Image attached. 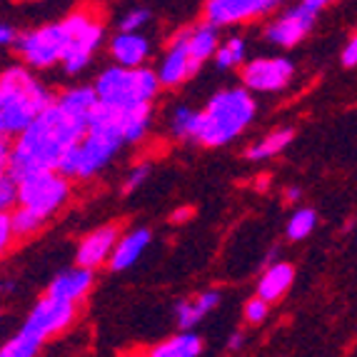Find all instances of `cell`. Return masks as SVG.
Returning <instances> with one entry per match:
<instances>
[{
    "instance_id": "19",
    "label": "cell",
    "mask_w": 357,
    "mask_h": 357,
    "mask_svg": "<svg viewBox=\"0 0 357 357\" xmlns=\"http://www.w3.org/2000/svg\"><path fill=\"white\" fill-rule=\"evenodd\" d=\"M218 305H220V292L218 290H205L192 300H180L175 305V320H178L180 330H192Z\"/></svg>"
},
{
    "instance_id": "32",
    "label": "cell",
    "mask_w": 357,
    "mask_h": 357,
    "mask_svg": "<svg viewBox=\"0 0 357 357\" xmlns=\"http://www.w3.org/2000/svg\"><path fill=\"white\" fill-rule=\"evenodd\" d=\"M150 23V10L148 8H132L120 18V30H140Z\"/></svg>"
},
{
    "instance_id": "12",
    "label": "cell",
    "mask_w": 357,
    "mask_h": 357,
    "mask_svg": "<svg viewBox=\"0 0 357 357\" xmlns=\"http://www.w3.org/2000/svg\"><path fill=\"white\" fill-rule=\"evenodd\" d=\"M200 70V63L190 55L188 50V43H185V28L178 30L170 43H167V50L162 53L160 63L155 68V75H158V83L160 88L175 90L180 85H185L188 80L197 75Z\"/></svg>"
},
{
    "instance_id": "36",
    "label": "cell",
    "mask_w": 357,
    "mask_h": 357,
    "mask_svg": "<svg viewBox=\"0 0 357 357\" xmlns=\"http://www.w3.org/2000/svg\"><path fill=\"white\" fill-rule=\"evenodd\" d=\"M15 28L13 25H8V23H0V48H6V45H13L15 43Z\"/></svg>"
},
{
    "instance_id": "13",
    "label": "cell",
    "mask_w": 357,
    "mask_h": 357,
    "mask_svg": "<svg viewBox=\"0 0 357 357\" xmlns=\"http://www.w3.org/2000/svg\"><path fill=\"white\" fill-rule=\"evenodd\" d=\"M317 13L307 10V8L300 3L295 8H287L285 13H280L275 20H270L268 28H265V40L273 43L275 48H295L298 43H303L310 36V30L315 25Z\"/></svg>"
},
{
    "instance_id": "33",
    "label": "cell",
    "mask_w": 357,
    "mask_h": 357,
    "mask_svg": "<svg viewBox=\"0 0 357 357\" xmlns=\"http://www.w3.org/2000/svg\"><path fill=\"white\" fill-rule=\"evenodd\" d=\"M15 243V232L10 225V213H0V257L6 255Z\"/></svg>"
},
{
    "instance_id": "3",
    "label": "cell",
    "mask_w": 357,
    "mask_h": 357,
    "mask_svg": "<svg viewBox=\"0 0 357 357\" xmlns=\"http://www.w3.org/2000/svg\"><path fill=\"white\" fill-rule=\"evenodd\" d=\"M255 115L257 102L250 90H245L243 85L220 90L200 110L195 143L205 145V148L230 145L252 126Z\"/></svg>"
},
{
    "instance_id": "7",
    "label": "cell",
    "mask_w": 357,
    "mask_h": 357,
    "mask_svg": "<svg viewBox=\"0 0 357 357\" xmlns=\"http://www.w3.org/2000/svg\"><path fill=\"white\" fill-rule=\"evenodd\" d=\"M73 180L60 170H36L18 180V205L48 222L70 203Z\"/></svg>"
},
{
    "instance_id": "8",
    "label": "cell",
    "mask_w": 357,
    "mask_h": 357,
    "mask_svg": "<svg viewBox=\"0 0 357 357\" xmlns=\"http://www.w3.org/2000/svg\"><path fill=\"white\" fill-rule=\"evenodd\" d=\"M15 53H18L20 63L30 70H50V68L60 66L63 53L68 45V30L63 20L50 25H40V28L25 30L15 36Z\"/></svg>"
},
{
    "instance_id": "30",
    "label": "cell",
    "mask_w": 357,
    "mask_h": 357,
    "mask_svg": "<svg viewBox=\"0 0 357 357\" xmlns=\"http://www.w3.org/2000/svg\"><path fill=\"white\" fill-rule=\"evenodd\" d=\"M268 315H270V305L262 298H257V295L252 300H248L243 307V317L250 325H262V322L268 320Z\"/></svg>"
},
{
    "instance_id": "31",
    "label": "cell",
    "mask_w": 357,
    "mask_h": 357,
    "mask_svg": "<svg viewBox=\"0 0 357 357\" xmlns=\"http://www.w3.org/2000/svg\"><path fill=\"white\" fill-rule=\"evenodd\" d=\"M150 178V162H137L128 170L126 175V183H123V190L126 192H132L137 190L140 185H145V180Z\"/></svg>"
},
{
    "instance_id": "28",
    "label": "cell",
    "mask_w": 357,
    "mask_h": 357,
    "mask_svg": "<svg viewBox=\"0 0 357 357\" xmlns=\"http://www.w3.org/2000/svg\"><path fill=\"white\" fill-rule=\"evenodd\" d=\"M40 350L43 347L28 340L23 333H15L10 340H6V345L0 347V357H36Z\"/></svg>"
},
{
    "instance_id": "18",
    "label": "cell",
    "mask_w": 357,
    "mask_h": 357,
    "mask_svg": "<svg viewBox=\"0 0 357 357\" xmlns=\"http://www.w3.org/2000/svg\"><path fill=\"white\" fill-rule=\"evenodd\" d=\"M292 282H295V268L290 262H273L257 280V298H262L268 305L278 303L290 292Z\"/></svg>"
},
{
    "instance_id": "29",
    "label": "cell",
    "mask_w": 357,
    "mask_h": 357,
    "mask_svg": "<svg viewBox=\"0 0 357 357\" xmlns=\"http://www.w3.org/2000/svg\"><path fill=\"white\" fill-rule=\"evenodd\" d=\"M18 205V180L10 173L0 178V213H10Z\"/></svg>"
},
{
    "instance_id": "34",
    "label": "cell",
    "mask_w": 357,
    "mask_h": 357,
    "mask_svg": "<svg viewBox=\"0 0 357 357\" xmlns=\"http://www.w3.org/2000/svg\"><path fill=\"white\" fill-rule=\"evenodd\" d=\"M10 170V137L0 135V178H6Z\"/></svg>"
},
{
    "instance_id": "35",
    "label": "cell",
    "mask_w": 357,
    "mask_h": 357,
    "mask_svg": "<svg viewBox=\"0 0 357 357\" xmlns=\"http://www.w3.org/2000/svg\"><path fill=\"white\" fill-rule=\"evenodd\" d=\"M340 60H342V66H345V68H355L357 66V38L355 36L345 43V48H342Z\"/></svg>"
},
{
    "instance_id": "2",
    "label": "cell",
    "mask_w": 357,
    "mask_h": 357,
    "mask_svg": "<svg viewBox=\"0 0 357 357\" xmlns=\"http://www.w3.org/2000/svg\"><path fill=\"white\" fill-rule=\"evenodd\" d=\"M123 148H126V143L115 128L113 107L98 102L93 107V113L88 115L83 137L68 150V155L60 160L58 170L73 183L75 180H93L118 158Z\"/></svg>"
},
{
    "instance_id": "39",
    "label": "cell",
    "mask_w": 357,
    "mask_h": 357,
    "mask_svg": "<svg viewBox=\"0 0 357 357\" xmlns=\"http://www.w3.org/2000/svg\"><path fill=\"white\" fill-rule=\"evenodd\" d=\"M243 345H245V335L243 333H232L230 337H227V347H230V350H240Z\"/></svg>"
},
{
    "instance_id": "9",
    "label": "cell",
    "mask_w": 357,
    "mask_h": 357,
    "mask_svg": "<svg viewBox=\"0 0 357 357\" xmlns=\"http://www.w3.org/2000/svg\"><path fill=\"white\" fill-rule=\"evenodd\" d=\"M75 320H77V305L45 295V298H40L33 305V310L28 312L23 328L18 333H23L25 337L43 347L48 340L60 337L66 330H70L75 325Z\"/></svg>"
},
{
    "instance_id": "6",
    "label": "cell",
    "mask_w": 357,
    "mask_h": 357,
    "mask_svg": "<svg viewBox=\"0 0 357 357\" xmlns=\"http://www.w3.org/2000/svg\"><path fill=\"white\" fill-rule=\"evenodd\" d=\"M68 30V45L60 66L68 75H77L93 63L96 53L100 50L102 38H105V25L102 18L93 8H77L63 18Z\"/></svg>"
},
{
    "instance_id": "11",
    "label": "cell",
    "mask_w": 357,
    "mask_h": 357,
    "mask_svg": "<svg viewBox=\"0 0 357 357\" xmlns=\"http://www.w3.org/2000/svg\"><path fill=\"white\" fill-rule=\"evenodd\" d=\"M285 0H208L205 3V20L218 28L225 25H240L260 20L275 13Z\"/></svg>"
},
{
    "instance_id": "24",
    "label": "cell",
    "mask_w": 357,
    "mask_h": 357,
    "mask_svg": "<svg viewBox=\"0 0 357 357\" xmlns=\"http://www.w3.org/2000/svg\"><path fill=\"white\" fill-rule=\"evenodd\" d=\"M245 55H248V45H245L243 38L232 36L227 40H220V45L215 48L213 58H215V66L220 68V70H235L245 63Z\"/></svg>"
},
{
    "instance_id": "15",
    "label": "cell",
    "mask_w": 357,
    "mask_h": 357,
    "mask_svg": "<svg viewBox=\"0 0 357 357\" xmlns=\"http://www.w3.org/2000/svg\"><path fill=\"white\" fill-rule=\"evenodd\" d=\"M93 285H96V270L75 265V268L63 270L58 278H53V282L48 285L45 295H50V298H55V300H66V303L80 305L90 295Z\"/></svg>"
},
{
    "instance_id": "16",
    "label": "cell",
    "mask_w": 357,
    "mask_h": 357,
    "mask_svg": "<svg viewBox=\"0 0 357 357\" xmlns=\"http://www.w3.org/2000/svg\"><path fill=\"white\" fill-rule=\"evenodd\" d=\"M150 240H153V232L148 227H135L130 232H120L113 245V252L107 257V268L115 270V273L132 268L143 257V252L148 250Z\"/></svg>"
},
{
    "instance_id": "40",
    "label": "cell",
    "mask_w": 357,
    "mask_h": 357,
    "mask_svg": "<svg viewBox=\"0 0 357 357\" xmlns=\"http://www.w3.org/2000/svg\"><path fill=\"white\" fill-rule=\"evenodd\" d=\"M192 218V208H180L178 213H173V222H185Z\"/></svg>"
},
{
    "instance_id": "21",
    "label": "cell",
    "mask_w": 357,
    "mask_h": 357,
    "mask_svg": "<svg viewBox=\"0 0 357 357\" xmlns=\"http://www.w3.org/2000/svg\"><path fill=\"white\" fill-rule=\"evenodd\" d=\"M150 357H197L203 355V337L192 330H180L173 337L162 340L148 350Z\"/></svg>"
},
{
    "instance_id": "20",
    "label": "cell",
    "mask_w": 357,
    "mask_h": 357,
    "mask_svg": "<svg viewBox=\"0 0 357 357\" xmlns=\"http://www.w3.org/2000/svg\"><path fill=\"white\" fill-rule=\"evenodd\" d=\"M185 43H188V50H190L192 58L203 66L205 60L213 58L215 48L220 45V28L208 23V20L195 23L190 28H185Z\"/></svg>"
},
{
    "instance_id": "27",
    "label": "cell",
    "mask_w": 357,
    "mask_h": 357,
    "mask_svg": "<svg viewBox=\"0 0 357 357\" xmlns=\"http://www.w3.org/2000/svg\"><path fill=\"white\" fill-rule=\"evenodd\" d=\"M10 225H13V232H15V240H28V238H33V235H38L48 222L43 220V218H38V215H33L30 210L15 205V208L10 210Z\"/></svg>"
},
{
    "instance_id": "10",
    "label": "cell",
    "mask_w": 357,
    "mask_h": 357,
    "mask_svg": "<svg viewBox=\"0 0 357 357\" xmlns=\"http://www.w3.org/2000/svg\"><path fill=\"white\" fill-rule=\"evenodd\" d=\"M295 77V63L282 55L273 58H252L248 60L240 70V83L252 96H268V93H280Z\"/></svg>"
},
{
    "instance_id": "17",
    "label": "cell",
    "mask_w": 357,
    "mask_h": 357,
    "mask_svg": "<svg viewBox=\"0 0 357 357\" xmlns=\"http://www.w3.org/2000/svg\"><path fill=\"white\" fill-rule=\"evenodd\" d=\"M110 58H113L115 66H145L150 58V40L140 30H120L118 36L110 40Z\"/></svg>"
},
{
    "instance_id": "38",
    "label": "cell",
    "mask_w": 357,
    "mask_h": 357,
    "mask_svg": "<svg viewBox=\"0 0 357 357\" xmlns=\"http://www.w3.org/2000/svg\"><path fill=\"white\" fill-rule=\"evenodd\" d=\"M333 3H337V0H303V6L307 8V10H312V13L325 10V8H330Z\"/></svg>"
},
{
    "instance_id": "4",
    "label": "cell",
    "mask_w": 357,
    "mask_h": 357,
    "mask_svg": "<svg viewBox=\"0 0 357 357\" xmlns=\"http://www.w3.org/2000/svg\"><path fill=\"white\" fill-rule=\"evenodd\" d=\"M50 102L53 90L36 75V70L23 63L0 70V135L13 140Z\"/></svg>"
},
{
    "instance_id": "23",
    "label": "cell",
    "mask_w": 357,
    "mask_h": 357,
    "mask_svg": "<svg viewBox=\"0 0 357 357\" xmlns=\"http://www.w3.org/2000/svg\"><path fill=\"white\" fill-rule=\"evenodd\" d=\"M295 140V130L292 128H278V130L268 132L265 137H260L257 143H252L245 150L248 160H270L275 155H280L282 150L290 148V143Z\"/></svg>"
},
{
    "instance_id": "14",
    "label": "cell",
    "mask_w": 357,
    "mask_h": 357,
    "mask_svg": "<svg viewBox=\"0 0 357 357\" xmlns=\"http://www.w3.org/2000/svg\"><path fill=\"white\" fill-rule=\"evenodd\" d=\"M120 235L118 225H102L96 227L93 232H88L75 250V265H83L90 270H100L102 265H107V257L113 252V245Z\"/></svg>"
},
{
    "instance_id": "22",
    "label": "cell",
    "mask_w": 357,
    "mask_h": 357,
    "mask_svg": "<svg viewBox=\"0 0 357 357\" xmlns=\"http://www.w3.org/2000/svg\"><path fill=\"white\" fill-rule=\"evenodd\" d=\"M53 102H58L66 113L77 115V118H85L93 113V107L98 105V96L93 85H75V88H68L58 96H53Z\"/></svg>"
},
{
    "instance_id": "41",
    "label": "cell",
    "mask_w": 357,
    "mask_h": 357,
    "mask_svg": "<svg viewBox=\"0 0 357 357\" xmlns=\"http://www.w3.org/2000/svg\"><path fill=\"white\" fill-rule=\"evenodd\" d=\"M268 188V178H257V190H265Z\"/></svg>"
},
{
    "instance_id": "1",
    "label": "cell",
    "mask_w": 357,
    "mask_h": 357,
    "mask_svg": "<svg viewBox=\"0 0 357 357\" xmlns=\"http://www.w3.org/2000/svg\"><path fill=\"white\" fill-rule=\"evenodd\" d=\"M88 120L50 102L10 140V170L15 180L36 170H58L68 150L83 137Z\"/></svg>"
},
{
    "instance_id": "5",
    "label": "cell",
    "mask_w": 357,
    "mask_h": 357,
    "mask_svg": "<svg viewBox=\"0 0 357 357\" xmlns=\"http://www.w3.org/2000/svg\"><path fill=\"white\" fill-rule=\"evenodd\" d=\"M98 102L110 107H132L143 102H155L160 93V83L155 70L145 66L126 68V66H110L96 77L93 83Z\"/></svg>"
},
{
    "instance_id": "25",
    "label": "cell",
    "mask_w": 357,
    "mask_h": 357,
    "mask_svg": "<svg viewBox=\"0 0 357 357\" xmlns=\"http://www.w3.org/2000/svg\"><path fill=\"white\" fill-rule=\"evenodd\" d=\"M197 120H200V110L188 105H178L173 110V115H170V132L178 140H195Z\"/></svg>"
},
{
    "instance_id": "37",
    "label": "cell",
    "mask_w": 357,
    "mask_h": 357,
    "mask_svg": "<svg viewBox=\"0 0 357 357\" xmlns=\"http://www.w3.org/2000/svg\"><path fill=\"white\" fill-rule=\"evenodd\" d=\"M282 197H285V203H290V205L300 203V200H303V188H298V185H290V188H285Z\"/></svg>"
},
{
    "instance_id": "26",
    "label": "cell",
    "mask_w": 357,
    "mask_h": 357,
    "mask_svg": "<svg viewBox=\"0 0 357 357\" xmlns=\"http://www.w3.org/2000/svg\"><path fill=\"white\" fill-rule=\"evenodd\" d=\"M317 227V213L312 208H300L290 215V220H287V227H285V235L287 240L292 243H300V240L310 238Z\"/></svg>"
}]
</instances>
